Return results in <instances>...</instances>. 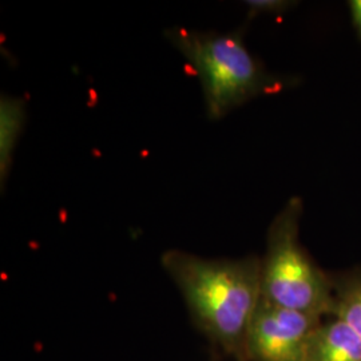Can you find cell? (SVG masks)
Here are the masks:
<instances>
[{"instance_id": "6da1fadb", "label": "cell", "mask_w": 361, "mask_h": 361, "mask_svg": "<svg viewBox=\"0 0 361 361\" xmlns=\"http://www.w3.org/2000/svg\"><path fill=\"white\" fill-rule=\"evenodd\" d=\"M161 264L195 325L222 352L249 361L246 341L261 301V259H207L174 249L162 255Z\"/></svg>"}, {"instance_id": "7a4b0ae2", "label": "cell", "mask_w": 361, "mask_h": 361, "mask_svg": "<svg viewBox=\"0 0 361 361\" xmlns=\"http://www.w3.org/2000/svg\"><path fill=\"white\" fill-rule=\"evenodd\" d=\"M165 38L192 66L200 79L207 118L219 121L265 92L283 87L245 46L240 32L170 27Z\"/></svg>"}, {"instance_id": "3957f363", "label": "cell", "mask_w": 361, "mask_h": 361, "mask_svg": "<svg viewBox=\"0 0 361 361\" xmlns=\"http://www.w3.org/2000/svg\"><path fill=\"white\" fill-rule=\"evenodd\" d=\"M302 201L292 197L271 221L261 259V300L324 319L334 312L332 279L300 243Z\"/></svg>"}, {"instance_id": "277c9868", "label": "cell", "mask_w": 361, "mask_h": 361, "mask_svg": "<svg viewBox=\"0 0 361 361\" xmlns=\"http://www.w3.org/2000/svg\"><path fill=\"white\" fill-rule=\"evenodd\" d=\"M323 319L259 301L249 328V361H307L312 336Z\"/></svg>"}, {"instance_id": "5b68a950", "label": "cell", "mask_w": 361, "mask_h": 361, "mask_svg": "<svg viewBox=\"0 0 361 361\" xmlns=\"http://www.w3.org/2000/svg\"><path fill=\"white\" fill-rule=\"evenodd\" d=\"M307 361H361V337L331 316L312 336Z\"/></svg>"}, {"instance_id": "8992f818", "label": "cell", "mask_w": 361, "mask_h": 361, "mask_svg": "<svg viewBox=\"0 0 361 361\" xmlns=\"http://www.w3.org/2000/svg\"><path fill=\"white\" fill-rule=\"evenodd\" d=\"M26 102L22 98L1 94L0 97V186L8 180L15 149L26 125Z\"/></svg>"}, {"instance_id": "52a82bcc", "label": "cell", "mask_w": 361, "mask_h": 361, "mask_svg": "<svg viewBox=\"0 0 361 361\" xmlns=\"http://www.w3.org/2000/svg\"><path fill=\"white\" fill-rule=\"evenodd\" d=\"M332 316L350 326L361 337V269L332 279Z\"/></svg>"}, {"instance_id": "ba28073f", "label": "cell", "mask_w": 361, "mask_h": 361, "mask_svg": "<svg viewBox=\"0 0 361 361\" xmlns=\"http://www.w3.org/2000/svg\"><path fill=\"white\" fill-rule=\"evenodd\" d=\"M249 10V15L258 13H281L293 7V1L288 0H246L244 1Z\"/></svg>"}, {"instance_id": "9c48e42d", "label": "cell", "mask_w": 361, "mask_h": 361, "mask_svg": "<svg viewBox=\"0 0 361 361\" xmlns=\"http://www.w3.org/2000/svg\"><path fill=\"white\" fill-rule=\"evenodd\" d=\"M348 4L353 26H355L359 38L361 39V0H350Z\"/></svg>"}]
</instances>
